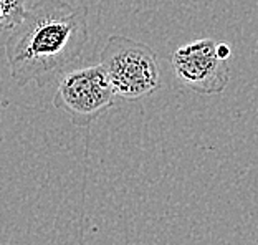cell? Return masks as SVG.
Returning a JSON list of instances; mask_svg holds the SVG:
<instances>
[{
    "label": "cell",
    "mask_w": 258,
    "mask_h": 245,
    "mask_svg": "<svg viewBox=\"0 0 258 245\" xmlns=\"http://www.w3.org/2000/svg\"><path fill=\"white\" fill-rule=\"evenodd\" d=\"M90 38L86 7L37 0L10 30L5 58L19 86L45 81L80 60Z\"/></svg>",
    "instance_id": "1"
},
{
    "label": "cell",
    "mask_w": 258,
    "mask_h": 245,
    "mask_svg": "<svg viewBox=\"0 0 258 245\" xmlns=\"http://www.w3.org/2000/svg\"><path fill=\"white\" fill-rule=\"evenodd\" d=\"M116 96L124 101H139L161 88V67L151 46L124 35H111L99 53Z\"/></svg>",
    "instance_id": "2"
},
{
    "label": "cell",
    "mask_w": 258,
    "mask_h": 245,
    "mask_svg": "<svg viewBox=\"0 0 258 245\" xmlns=\"http://www.w3.org/2000/svg\"><path fill=\"white\" fill-rule=\"evenodd\" d=\"M116 93L101 65L70 70L58 81L53 104L63 109L75 125L96 121L116 103Z\"/></svg>",
    "instance_id": "3"
},
{
    "label": "cell",
    "mask_w": 258,
    "mask_h": 245,
    "mask_svg": "<svg viewBox=\"0 0 258 245\" xmlns=\"http://www.w3.org/2000/svg\"><path fill=\"white\" fill-rule=\"evenodd\" d=\"M172 70L180 83L199 95H220L230 81L227 60L219 55L212 38L179 46L172 55Z\"/></svg>",
    "instance_id": "4"
},
{
    "label": "cell",
    "mask_w": 258,
    "mask_h": 245,
    "mask_svg": "<svg viewBox=\"0 0 258 245\" xmlns=\"http://www.w3.org/2000/svg\"><path fill=\"white\" fill-rule=\"evenodd\" d=\"M28 9L27 0H0V32L12 30Z\"/></svg>",
    "instance_id": "5"
},
{
    "label": "cell",
    "mask_w": 258,
    "mask_h": 245,
    "mask_svg": "<svg viewBox=\"0 0 258 245\" xmlns=\"http://www.w3.org/2000/svg\"><path fill=\"white\" fill-rule=\"evenodd\" d=\"M217 51H219V55L224 58V60H228L232 55V50H230V46H228L227 43H217Z\"/></svg>",
    "instance_id": "6"
}]
</instances>
